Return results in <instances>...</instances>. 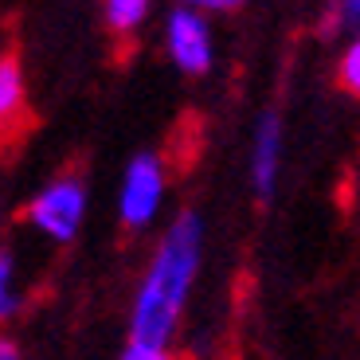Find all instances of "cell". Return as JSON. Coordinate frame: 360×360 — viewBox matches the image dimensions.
Here are the masks:
<instances>
[{
    "label": "cell",
    "mask_w": 360,
    "mask_h": 360,
    "mask_svg": "<svg viewBox=\"0 0 360 360\" xmlns=\"http://www.w3.org/2000/svg\"><path fill=\"white\" fill-rule=\"evenodd\" d=\"M12 309H16V297H12V259L0 251V321L12 317Z\"/></svg>",
    "instance_id": "9c48e42d"
},
{
    "label": "cell",
    "mask_w": 360,
    "mask_h": 360,
    "mask_svg": "<svg viewBox=\"0 0 360 360\" xmlns=\"http://www.w3.org/2000/svg\"><path fill=\"white\" fill-rule=\"evenodd\" d=\"M196 262H200V219L192 212H184L169 227L153 270H149V282L137 294L134 325H129L134 341L129 345H141V349H165L169 345V333L176 325L180 306H184V294H188V282L196 274Z\"/></svg>",
    "instance_id": "6da1fadb"
},
{
    "label": "cell",
    "mask_w": 360,
    "mask_h": 360,
    "mask_svg": "<svg viewBox=\"0 0 360 360\" xmlns=\"http://www.w3.org/2000/svg\"><path fill=\"white\" fill-rule=\"evenodd\" d=\"M82 204H86V196H82V184H79V180H55L51 188H44L36 200H32V207H27V219H32L39 231H47L51 239L67 243V239L79 231Z\"/></svg>",
    "instance_id": "7a4b0ae2"
},
{
    "label": "cell",
    "mask_w": 360,
    "mask_h": 360,
    "mask_svg": "<svg viewBox=\"0 0 360 360\" xmlns=\"http://www.w3.org/2000/svg\"><path fill=\"white\" fill-rule=\"evenodd\" d=\"M161 204V165L157 157H137L126 172V188H122V219L129 227L149 224V216Z\"/></svg>",
    "instance_id": "3957f363"
},
{
    "label": "cell",
    "mask_w": 360,
    "mask_h": 360,
    "mask_svg": "<svg viewBox=\"0 0 360 360\" xmlns=\"http://www.w3.org/2000/svg\"><path fill=\"white\" fill-rule=\"evenodd\" d=\"M24 114V79H20L16 59L4 55L0 59V141H8L12 129H20Z\"/></svg>",
    "instance_id": "5b68a950"
},
{
    "label": "cell",
    "mask_w": 360,
    "mask_h": 360,
    "mask_svg": "<svg viewBox=\"0 0 360 360\" xmlns=\"http://www.w3.org/2000/svg\"><path fill=\"white\" fill-rule=\"evenodd\" d=\"M169 47L172 59L180 63V71L204 75L212 63V47H207V27L196 12H176L169 20Z\"/></svg>",
    "instance_id": "277c9868"
},
{
    "label": "cell",
    "mask_w": 360,
    "mask_h": 360,
    "mask_svg": "<svg viewBox=\"0 0 360 360\" xmlns=\"http://www.w3.org/2000/svg\"><path fill=\"white\" fill-rule=\"evenodd\" d=\"M345 20H360V0H345Z\"/></svg>",
    "instance_id": "7c38bea8"
},
{
    "label": "cell",
    "mask_w": 360,
    "mask_h": 360,
    "mask_svg": "<svg viewBox=\"0 0 360 360\" xmlns=\"http://www.w3.org/2000/svg\"><path fill=\"white\" fill-rule=\"evenodd\" d=\"M337 82H341L349 94H356L360 98V44L349 47V55L341 59V71H337Z\"/></svg>",
    "instance_id": "ba28073f"
},
{
    "label": "cell",
    "mask_w": 360,
    "mask_h": 360,
    "mask_svg": "<svg viewBox=\"0 0 360 360\" xmlns=\"http://www.w3.org/2000/svg\"><path fill=\"white\" fill-rule=\"evenodd\" d=\"M122 360H172L165 349H141V345H129Z\"/></svg>",
    "instance_id": "30bf717a"
},
{
    "label": "cell",
    "mask_w": 360,
    "mask_h": 360,
    "mask_svg": "<svg viewBox=\"0 0 360 360\" xmlns=\"http://www.w3.org/2000/svg\"><path fill=\"white\" fill-rule=\"evenodd\" d=\"M0 360H20V356H16V345L4 341V337H0Z\"/></svg>",
    "instance_id": "8fae6325"
},
{
    "label": "cell",
    "mask_w": 360,
    "mask_h": 360,
    "mask_svg": "<svg viewBox=\"0 0 360 360\" xmlns=\"http://www.w3.org/2000/svg\"><path fill=\"white\" fill-rule=\"evenodd\" d=\"M145 4H149V0H106L110 24H114L117 32H129V27H137V20L145 16Z\"/></svg>",
    "instance_id": "52a82bcc"
},
{
    "label": "cell",
    "mask_w": 360,
    "mask_h": 360,
    "mask_svg": "<svg viewBox=\"0 0 360 360\" xmlns=\"http://www.w3.org/2000/svg\"><path fill=\"white\" fill-rule=\"evenodd\" d=\"M196 4H204V0H196Z\"/></svg>",
    "instance_id": "5bb4252c"
},
{
    "label": "cell",
    "mask_w": 360,
    "mask_h": 360,
    "mask_svg": "<svg viewBox=\"0 0 360 360\" xmlns=\"http://www.w3.org/2000/svg\"><path fill=\"white\" fill-rule=\"evenodd\" d=\"M207 8H239V4H243V0H204Z\"/></svg>",
    "instance_id": "4fadbf2b"
},
{
    "label": "cell",
    "mask_w": 360,
    "mask_h": 360,
    "mask_svg": "<svg viewBox=\"0 0 360 360\" xmlns=\"http://www.w3.org/2000/svg\"><path fill=\"white\" fill-rule=\"evenodd\" d=\"M278 141H282V129H278V117L266 114L259 126V141H255V188L259 196L266 200L270 188H274V169H278Z\"/></svg>",
    "instance_id": "8992f818"
}]
</instances>
